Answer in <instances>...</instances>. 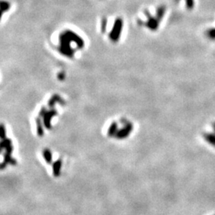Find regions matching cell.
I'll list each match as a JSON object with an SVG mask.
<instances>
[{
	"instance_id": "cell-1",
	"label": "cell",
	"mask_w": 215,
	"mask_h": 215,
	"mask_svg": "<svg viewBox=\"0 0 215 215\" xmlns=\"http://www.w3.org/2000/svg\"><path fill=\"white\" fill-rule=\"evenodd\" d=\"M205 138L210 143H211L212 145L215 146V135H212V134H207L205 136Z\"/></svg>"
},
{
	"instance_id": "cell-2",
	"label": "cell",
	"mask_w": 215,
	"mask_h": 215,
	"mask_svg": "<svg viewBox=\"0 0 215 215\" xmlns=\"http://www.w3.org/2000/svg\"><path fill=\"white\" fill-rule=\"evenodd\" d=\"M60 166H61V163H60V162H57V163L54 164V175H55V176H59Z\"/></svg>"
},
{
	"instance_id": "cell-3",
	"label": "cell",
	"mask_w": 215,
	"mask_h": 215,
	"mask_svg": "<svg viewBox=\"0 0 215 215\" xmlns=\"http://www.w3.org/2000/svg\"><path fill=\"white\" fill-rule=\"evenodd\" d=\"M208 36L212 39H215V29H210L208 30Z\"/></svg>"
},
{
	"instance_id": "cell-4",
	"label": "cell",
	"mask_w": 215,
	"mask_h": 215,
	"mask_svg": "<svg viewBox=\"0 0 215 215\" xmlns=\"http://www.w3.org/2000/svg\"><path fill=\"white\" fill-rule=\"evenodd\" d=\"M187 6L189 9H191L194 7V0H187Z\"/></svg>"
},
{
	"instance_id": "cell-5",
	"label": "cell",
	"mask_w": 215,
	"mask_h": 215,
	"mask_svg": "<svg viewBox=\"0 0 215 215\" xmlns=\"http://www.w3.org/2000/svg\"><path fill=\"white\" fill-rule=\"evenodd\" d=\"M214 128H215V124H214Z\"/></svg>"
}]
</instances>
